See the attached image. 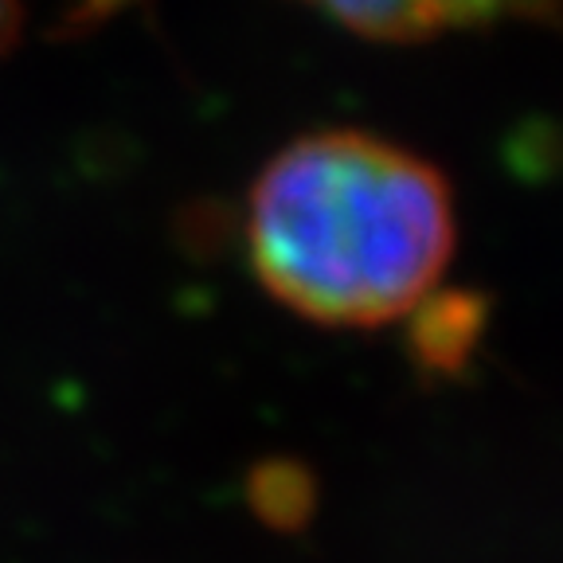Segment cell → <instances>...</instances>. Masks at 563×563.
<instances>
[{"label": "cell", "mask_w": 563, "mask_h": 563, "mask_svg": "<svg viewBox=\"0 0 563 563\" xmlns=\"http://www.w3.org/2000/svg\"><path fill=\"white\" fill-rule=\"evenodd\" d=\"M317 12H325L341 27L368 40L411 44L422 35H434L427 0H306Z\"/></svg>", "instance_id": "2"}, {"label": "cell", "mask_w": 563, "mask_h": 563, "mask_svg": "<svg viewBox=\"0 0 563 563\" xmlns=\"http://www.w3.org/2000/svg\"><path fill=\"white\" fill-rule=\"evenodd\" d=\"M419 333H415V349L431 368H457L466 361V352L474 349L477 325H482V309L470 298H442V301H422L419 309Z\"/></svg>", "instance_id": "3"}, {"label": "cell", "mask_w": 563, "mask_h": 563, "mask_svg": "<svg viewBox=\"0 0 563 563\" xmlns=\"http://www.w3.org/2000/svg\"><path fill=\"white\" fill-rule=\"evenodd\" d=\"M20 35V0H0V55L16 44Z\"/></svg>", "instance_id": "6"}, {"label": "cell", "mask_w": 563, "mask_h": 563, "mask_svg": "<svg viewBox=\"0 0 563 563\" xmlns=\"http://www.w3.org/2000/svg\"><path fill=\"white\" fill-rule=\"evenodd\" d=\"M454 196L434 165L361 130H321L266 161L246 200L258 282L306 321L411 317L454 258Z\"/></svg>", "instance_id": "1"}, {"label": "cell", "mask_w": 563, "mask_h": 563, "mask_svg": "<svg viewBox=\"0 0 563 563\" xmlns=\"http://www.w3.org/2000/svg\"><path fill=\"white\" fill-rule=\"evenodd\" d=\"M251 505L258 517L274 528H298L313 509V482L301 466L290 462H271L258 466L251 477Z\"/></svg>", "instance_id": "4"}, {"label": "cell", "mask_w": 563, "mask_h": 563, "mask_svg": "<svg viewBox=\"0 0 563 563\" xmlns=\"http://www.w3.org/2000/svg\"><path fill=\"white\" fill-rule=\"evenodd\" d=\"M434 32L450 27H482L501 20H548L555 0H427Z\"/></svg>", "instance_id": "5"}]
</instances>
